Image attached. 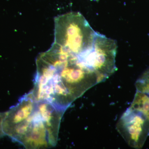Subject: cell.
<instances>
[{
	"instance_id": "cell-1",
	"label": "cell",
	"mask_w": 149,
	"mask_h": 149,
	"mask_svg": "<svg viewBox=\"0 0 149 149\" xmlns=\"http://www.w3.org/2000/svg\"><path fill=\"white\" fill-rule=\"evenodd\" d=\"M37 71L31 93L37 100L65 111L75 100L98 81L67 60L52 46L36 60Z\"/></svg>"
},
{
	"instance_id": "cell-2",
	"label": "cell",
	"mask_w": 149,
	"mask_h": 149,
	"mask_svg": "<svg viewBox=\"0 0 149 149\" xmlns=\"http://www.w3.org/2000/svg\"><path fill=\"white\" fill-rule=\"evenodd\" d=\"M64 113L52 104L37 100L30 92L6 112L3 130L26 149L54 147Z\"/></svg>"
},
{
	"instance_id": "cell-3",
	"label": "cell",
	"mask_w": 149,
	"mask_h": 149,
	"mask_svg": "<svg viewBox=\"0 0 149 149\" xmlns=\"http://www.w3.org/2000/svg\"><path fill=\"white\" fill-rule=\"evenodd\" d=\"M54 43L73 52L79 53L94 45L98 33L79 12H70L54 19Z\"/></svg>"
},
{
	"instance_id": "cell-4",
	"label": "cell",
	"mask_w": 149,
	"mask_h": 149,
	"mask_svg": "<svg viewBox=\"0 0 149 149\" xmlns=\"http://www.w3.org/2000/svg\"><path fill=\"white\" fill-rule=\"evenodd\" d=\"M118 130L132 148H141L149 135V120L141 112L129 107L117 124Z\"/></svg>"
},
{
	"instance_id": "cell-5",
	"label": "cell",
	"mask_w": 149,
	"mask_h": 149,
	"mask_svg": "<svg viewBox=\"0 0 149 149\" xmlns=\"http://www.w3.org/2000/svg\"><path fill=\"white\" fill-rule=\"evenodd\" d=\"M129 107L141 112L149 120V96L146 93L136 91Z\"/></svg>"
},
{
	"instance_id": "cell-6",
	"label": "cell",
	"mask_w": 149,
	"mask_h": 149,
	"mask_svg": "<svg viewBox=\"0 0 149 149\" xmlns=\"http://www.w3.org/2000/svg\"><path fill=\"white\" fill-rule=\"evenodd\" d=\"M136 91L146 93L149 96V76L143 74L136 83Z\"/></svg>"
},
{
	"instance_id": "cell-7",
	"label": "cell",
	"mask_w": 149,
	"mask_h": 149,
	"mask_svg": "<svg viewBox=\"0 0 149 149\" xmlns=\"http://www.w3.org/2000/svg\"><path fill=\"white\" fill-rule=\"evenodd\" d=\"M6 115V113L0 112V138L5 136L3 128V123L4 118Z\"/></svg>"
},
{
	"instance_id": "cell-8",
	"label": "cell",
	"mask_w": 149,
	"mask_h": 149,
	"mask_svg": "<svg viewBox=\"0 0 149 149\" xmlns=\"http://www.w3.org/2000/svg\"><path fill=\"white\" fill-rule=\"evenodd\" d=\"M143 74H144V75L149 76V68L146 71V72H145V73H144Z\"/></svg>"
}]
</instances>
